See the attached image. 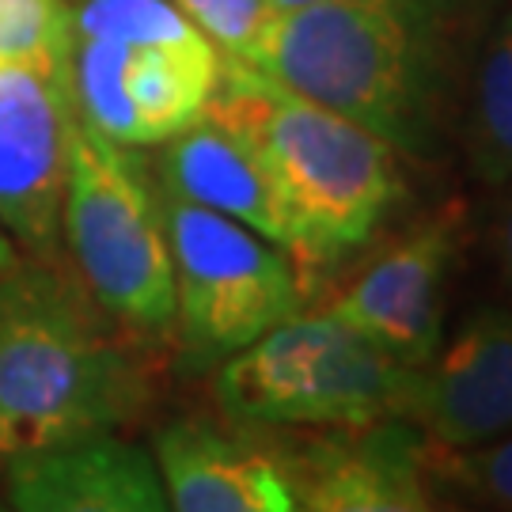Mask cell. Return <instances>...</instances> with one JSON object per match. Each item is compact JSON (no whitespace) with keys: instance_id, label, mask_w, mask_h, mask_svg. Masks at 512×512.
I'll use <instances>...</instances> for the list:
<instances>
[{"instance_id":"cell-1","label":"cell","mask_w":512,"mask_h":512,"mask_svg":"<svg viewBox=\"0 0 512 512\" xmlns=\"http://www.w3.org/2000/svg\"><path fill=\"white\" fill-rule=\"evenodd\" d=\"M467 4L319 0L270 12L243 69L429 160L456 107Z\"/></svg>"},{"instance_id":"cell-2","label":"cell","mask_w":512,"mask_h":512,"mask_svg":"<svg viewBox=\"0 0 512 512\" xmlns=\"http://www.w3.org/2000/svg\"><path fill=\"white\" fill-rule=\"evenodd\" d=\"M126 334L61 258L0 274V463L141 418L148 372Z\"/></svg>"},{"instance_id":"cell-3","label":"cell","mask_w":512,"mask_h":512,"mask_svg":"<svg viewBox=\"0 0 512 512\" xmlns=\"http://www.w3.org/2000/svg\"><path fill=\"white\" fill-rule=\"evenodd\" d=\"M209 110L239 129L293 217L300 277L357 255L403 202L399 148L243 65H224Z\"/></svg>"},{"instance_id":"cell-4","label":"cell","mask_w":512,"mask_h":512,"mask_svg":"<svg viewBox=\"0 0 512 512\" xmlns=\"http://www.w3.org/2000/svg\"><path fill=\"white\" fill-rule=\"evenodd\" d=\"M61 251L118 327L137 338H171L175 285L160 186L141 148L114 145L88 122H76L69 152Z\"/></svg>"},{"instance_id":"cell-5","label":"cell","mask_w":512,"mask_h":512,"mask_svg":"<svg viewBox=\"0 0 512 512\" xmlns=\"http://www.w3.org/2000/svg\"><path fill=\"white\" fill-rule=\"evenodd\" d=\"M410 368L330 311H296L217 365V403L247 429H361L403 414Z\"/></svg>"},{"instance_id":"cell-6","label":"cell","mask_w":512,"mask_h":512,"mask_svg":"<svg viewBox=\"0 0 512 512\" xmlns=\"http://www.w3.org/2000/svg\"><path fill=\"white\" fill-rule=\"evenodd\" d=\"M175 323L190 368H213L285 323L304 304L293 255L236 220L160 190Z\"/></svg>"},{"instance_id":"cell-7","label":"cell","mask_w":512,"mask_h":512,"mask_svg":"<svg viewBox=\"0 0 512 512\" xmlns=\"http://www.w3.org/2000/svg\"><path fill=\"white\" fill-rule=\"evenodd\" d=\"M224 61L209 38L114 42L69 38V80L80 122L114 145L156 148L190 126L217 92Z\"/></svg>"},{"instance_id":"cell-8","label":"cell","mask_w":512,"mask_h":512,"mask_svg":"<svg viewBox=\"0 0 512 512\" xmlns=\"http://www.w3.org/2000/svg\"><path fill=\"white\" fill-rule=\"evenodd\" d=\"M76 122L69 50L0 69V232L19 255L61 258Z\"/></svg>"},{"instance_id":"cell-9","label":"cell","mask_w":512,"mask_h":512,"mask_svg":"<svg viewBox=\"0 0 512 512\" xmlns=\"http://www.w3.org/2000/svg\"><path fill=\"white\" fill-rule=\"evenodd\" d=\"M463 243V205H444L395 239L334 293L327 308L406 368H421L444 342V293Z\"/></svg>"},{"instance_id":"cell-10","label":"cell","mask_w":512,"mask_h":512,"mask_svg":"<svg viewBox=\"0 0 512 512\" xmlns=\"http://www.w3.org/2000/svg\"><path fill=\"white\" fill-rule=\"evenodd\" d=\"M277 459L289 475L293 512H452L433 494L425 440L399 418L319 429Z\"/></svg>"},{"instance_id":"cell-11","label":"cell","mask_w":512,"mask_h":512,"mask_svg":"<svg viewBox=\"0 0 512 512\" xmlns=\"http://www.w3.org/2000/svg\"><path fill=\"white\" fill-rule=\"evenodd\" d=\"M399 421L437 448L512 433V311L478 308L425 365L410 368Z\"/></svg>"},{"instance_id":"cell-12","label":"cell","mask_w":512,"mask_h":512,"mask_svg":"<svg viewBox=\"0 0 512 512\" xmlns=\"http://www.w3.org/2000/svg\"><path fill=\"white\" fill-rule=\"evenodd\" d=\"M8 512H171L156 456L118 433L23 452L4 463Z\"/></svg>"},{"instance_id":"cell-13","label":"cell","mask_w":512,"mask_h":512,"mask_svg":"<svg viewBox=\"0 0 512 512\" xmlns=\"http://www.w3.org/2000/svg\"><path fill=\"white\" fill-rule=\"evenodd\" d=\"M156 156V186L190 205L236 220L293 255V217L251 141L205 107L167 137Z\"/></svg>"},{"instance_id":"cell-14","label":"cell","mask_w":512,"mask_h":512,"mask_svg":"<svg viewBox=\"0 0 512 512\" xmlns=\"http://www.w3.org/2000/svg\"><path fill=\"white\" fill-rule=\"evenodd\" d=\"M156 467L171 512H293L289 475L274 448L205 418L164 425Z\"/></svg>"},{"instance_id":"cell-15","label":"cell","mask_w":512,"mask_h":512,"mask_svg":"<svg viewBox=\"0 0 512 512\" xmlns=\"http://www.w3.org/2000/svg\"><path fill=\"white\" fill-rule=\"evenodd\" d=\"M459 141L478 183H512V16L505 8L478 42Z\"/></svg>"},{"instance_id":"cell-16","label":"cell","mask_w":512,"mask_h":512,"mask_svg":"<svg viewBox=\"0 0 512 512\" xmlns=\"http://www.w3.org/2000/svg\"><path fill=\"white\" fill-rule=\"evenodd\" d=\"M69 38L190 42L205 38L175 0H61Z\"/></svg>"},{"instance_id":"cell-17","label":"cell","mask_w":512,"mask_h":512,"mask_svg":"<svg viewBox=\"0 0 512 512\" xmlns=\"http://www.w3.org/2000/svg\"><path fill=\"white\" fill-rule=\"evenodd\" d=\"M425 467L437 486L456 490L486 512H512V433L467 448L425 444Z\"/></svg>"},{"instance_id":"cell-18","label":"cell","mask_w":512,"mask_h":512,"mask_svg":"<svg viewBox=\"0 0 512 512\" xmlns=\"http://www.w3.org/2000/svg\"><path fill=\"white\" fill-rule=\"evenodd\" d=\"M65 50L69 23L61 0H0V69Z\"/></svg>"},{"instance_id":"cell-19","label":"cell","mask_w":512,"mask_h":512,"mask_svg":"<svg viewBox=\"0 0 512 512\" xmlns=\"http://www.w3.org/2000/svg\"><path fill=\"white\" fill-rule=\"evenodd\" d=\"M175 4L213 42L224 65H247V57L270 19L266 0H175Z\"/></svg>"},{"instance_id":"cell-20","label":"cell","mask_w":512,"mask_h":512,"mask_svg":"<svg viewBox=\"0 0 512 512\" xmlns=\"http://www.w3.org/2000/svg\"><path fill=\"white\" fill-rule=\"evenodd\" d=\"M509 190L501 194L494 213V228H490V243H494V258L497 270H501V281L512 296V183H505Z\"/></svg>"},{"instance_id":"cell-21","label":"cell","mask_w":512,"mask_h":512,"mask_svg":"<svg viewBox=\"0 0 512 512\" xmlns=\"http://www.w3.org/2000/svg\"><path fill=\"white\" fill-rule=\"evenodd\" d=\"M16 262H19L16 243H12V239H8V236H4V232H0V274H4L8 266H16Z\"/></svg>"},{"instance_id":"cell-22","label":"cell","mask_w":512,"mask_h":512,"mask_svg":"<svg viewBox=\"0 0 512 512\" xmlns=\"http://www.w3.org/2000/svg\"><path fill=\"white\" fill-rule=\"evenodd\" d=\"M270 12H289V8H304V4H319V0H266Z\"/></svg>"},{"instance_id":"cell-23","label":"cell","mask_w":512,"mask_h":512,"mask_svg":"<svg viewBox=\"0 0 512 512\" xmlns=\"http://www.w3.org/2000/svg\"><path fill=\"white\" fill-rule=\"evenodd\" d=\"M0 512H8V505H4V497H0Z\"/></svg>"},{"instance_id":"cell-24","label":"cell","mask_w":512,"mask_h":512,"mask_svg":"<svg viewBox=\"0 0 512 512\" xmlns=\"http://www.w3.org/2000/svg\"><path fill=\"white\" fill-rule=\"evenodd\" d=\"M505 12H509V16H512V0H509V4H505Z\"/></svg>"},{"instance_id":"cell-25","label":"cell","mask_w":512,"mask_h":512,"mask_svg":"<svg viewBox=\"0 0 512 512\" xmlns=\"http://www.w3.org/2000/svg\"><path fill=\"white\" fill-rule=\"evenodd\" d=\"M452 512H459V509H452ZM471 512H486V509H471Z\"/></svg>"}]
</instances>
